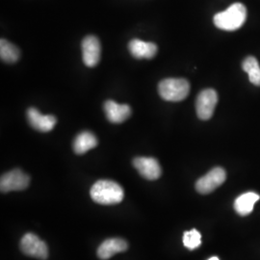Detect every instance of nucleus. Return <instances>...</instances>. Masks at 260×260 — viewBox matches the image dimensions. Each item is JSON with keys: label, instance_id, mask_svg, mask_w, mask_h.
Returning a JSON list of instances; mask_svg holds the SVG:
<instances>
[{"label": "nucleus", "instance_id": "obj_8", "mask_svg": "<svg viewBox=\"0 0 260 260\" xmlns=\"http://www.w3.org/2000/svg\"><path fill=\"white\" fill-rule=\"evenodd\" d=\"M102 54V47L99 39L89 35L82 42V57L85 65L93 68L99 64Z\"/></svg>", "mask_w": 260, "mask_h": 260}, {"label": "nucleus", "instance_id": "obj_11", "mask_svg": "<svg viewBox=\"0 0 260 260\" xmlns=\"http://www.w3.org/2000/svg\"><path fill=\"white\" fill-rule=\"evenodd\" d=\"M104 111L108 121L113 123H121L131 115V108L127 104H119L113 101L104 103Z\"/></svg>", "mask_w": 260, "mask_h": 260}, {"label": "nucleus", "instance_id": "obj_4", "mask_svg": "<svg viewBox=\"0 0 260 260\" xmlns=\"http://www.w3.org/2000/svg\"><path fill=\"white\" fill-rule=\"evenodd\" d=\"M30 183V177L19 169L12 170L2 175L0 179V190L2 193L11 191H22Z\"/></svg>", "mask_w": 260, "mask_h": 260}, {"label": "nucleus", "instance_id": "obj_1", "mask_svg": "<svg viewBox=\"0 0 260 260\" xmlns=\"http://www.w3.org/2000/svg\"><path fill=\"white\" fill-rule=\"evenodd\" d=\"M90 195L99 205H114L121 203L124 197L123 189L120 184L112 180H99L91 188Z\"/></svg>", "mask_w": 260, "mask_h": 260}, {"label": "nucleus", "instance_id": "obj_9", "mask_svg": "<svg viewBox=\"0 0 260 260\" xmlns=\"http://www.w3.org/2000/svg\"><path fill=\"white\" fill-rule=\"evenodd\" d=\"M133 166L148 180H156L161 177V167L155 158L136 157L133 160Z\"/></svg>", "mask_w": 260, "mask_h": 260}, {"label": "nucleus", "instance_id": "obj_7", "mask_svg": "<svg viewBox=\"0 0 260 260\" xmlns=\"http://www.w3.org/2000/svg\"><path fill=\"white\" fill-rule=\"evenodd\" d=\"M225 178L226 174L223 168H214L196 182V190L203 195L210 194L223 184Z\"/></svg>", "mask_w": 260, "mask_h": 260}, {"label": "nucleus", "instance_id": "obj_10", "mask_svg": "<svg viewBox=\"0 0 260 260\" xmlns=\"http://www.w3.org/2000/svg\"><path fill=\"white\" fill-rule=\"evenodd\" d=\"M26 115L29 124L34 129L41 132H48L53 129L57 122V119L54 116L43 115L36 108H29Z\"/></svg>", "mask_w": 260, "mask_h": 260}, {"label": "nucleus", "instance_id": "obj_13", "mask_svg": "<svg viewBox=\"0 0 260 260\" xmlns=\"http://www.w3.org/2000/svg\"><path fill=\"white\" fill-rule=\"evenodd\" d=\"M128 49L131 55L137 59H152L157 53L158 47L153 43H148L138 39H134L130 41Z\"/></svg>", "mask_w": 260, "mask_h": 260}, {"label": "nucleus", "instance_id": "obj_12", "mask_svg": "<svg viewBox=\"0 0 260 260\" xmlns=\"http://www.w3.org/2000/svg\"><path fill=\"white\" fill-rule=\"evenodd\" d=\"M128 249V244L121 238H110L101 244L98 249V256L103 260L109 259L116 253L125 251Z\"/></svg>", "mask_w": 260, "mask_h": 260}, {"label": "nucleus", "instance_id": "obj_18", "mask_svg": "<svg viewBox=\"0 0 260 260\" xmlns=\"http://www.w3.org/2000/svg\"><path fill=\"white\" fill-rule=\"evenodd\" d=\"M183 244L187 249L195 250L202 244V235L197 230L185 232L183 234Z\"/></svg>", "mask_w": 260, "mask_h": 260}, {"label": "nucleus", "instance_id": "obj_16", "mask_svg": "<svg viewBox=\"0 0 260 260\" xmlns=\"http://www.w3.org/2000/svg\"><path fill=\"white\" fill-rule=\"evenodd\" d=\"M20 51L19 48L8 42L7 40L1 39L0 41V57L1 60L8 64H14L19 59Z\"/></svg>", "mask_w": 260, "mask_h": 260}, {"label": "nucleus", "instance_id": "obj_17", "mask_svg": "<svg viewBox=\"0 0 260 260\" xmlns=\"http://www.w3.org/2000/svg\"><path fill=\"white\" fill-rule=\"evenodd\" d=\"M243 70L249 75V79L255 86H260V67L255 57H247L242 65Z\"/></svg>", "mask_w": 260, "mask_h": 260}, {"label": "nucleus", "instance_id": "obj_2", "mask_svg": "<svg viewBox=\"0 0 260 260\" xmlns=\"http://www.w3.org/2000/svg\"><path fill=\"white\" fill-rule=\"evenodd\" d=\"M247 19V8L242 3H233L226 10L214 17L216 27L224 31H234L241 27Z\"/></svg>", "mask_w": 260, "mask_h": 260}, {"label": "nucleus", "instance_id": "obj_5", "mask_svg": "<svg viewBox=\"0 0 260 260\" xmlns=\"http://www.w3.org/2000/svg\"><path fill=\"white\" fill-rule=\"evenodd\" d=\"M218 103V93L213 89H205L199 93L196 101V110L198 117L207 121L213 116L215 107Z\"/></svg>", "mask_w": 260, "mask_h": 260}, {"label": "nucleus", "instance_id": "obj_15", "mask_svg": "<svg viewBox=\"0 0 260 260\" xmlns=\"http://www.w3.org/2000/svg\"><path fill=\"white\" fill-rule=\"evenodd\" d=\"M259 200V195L253 192L245 193L234 202V209L241 216H247L253 210L254 204Z\"/></svg>", "mask_w": 260, "mask_h": 260}, {"label": "nucleus", "instance_id": "obj_19", "mask_svg": "<svg viewBox=\"0 0 260 260\" xmlns=\"http://www.w3.org/2000/svg\"><path fill=\"white\" fill-rule=\"evenodd\" d=\"M208 260H220L218 257H216V256H214V257H210Z\"/></svg>", "mask_w": 260, "mask_h": 260}, {"label": "nucleus", "instance_id": "obj_3", "mask_svg": "<svg viewBox=\"0 0 260 260\" xmlns=\"http://www.w3.org/2000/svg\"><path fill=\"white\" fill-rule=\"evenodd\" d=\"M158 92L167 102H181L190 93V84L183 78H167L159 83Z\"/></svg>", "mask_w": 260, "mask_h": 260}, {"label": "nucleus", "instance_id": "obj_14", "mask_svg": "<svg viewBox=\"0 0 260 260\" xmlns=\"http://www.w3.org/2000/svg\"><path fill=\"white\" fill-rule=\"evenodd\" d=\"M98 146V139L92 132L84 131L79 133L74 141V150L77 154H84Z\"/></svg>", "mask_w": 260, "mask_h": 260}, {"label": "nucleus", "instance_id": "obj_6", "mask_svg": "<svg viewBox=\"0 0 260 260\" xmlns=\"http://www.w3.org/2000/svg\"><path fill=\"white\" fill-rule=\"evenodd\" d=\"M20 250L24 254L38 259L46 260L48 257L47 244L34 233H26L20 240Z\"/></svg>", "mask_w": 260, "mask_h": 260}]
</instances>
